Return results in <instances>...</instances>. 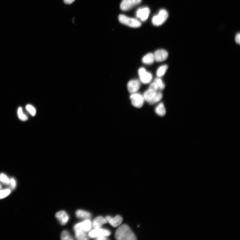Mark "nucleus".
Here are the masks:
<instances>
[{
	"mask_svg": "<svg viewBox=\"0 0 240 240\" xmlns=\"http://www.w3.org/2000/svg\"><path fill=\"white\" fill-rule=\"evenodd\" d=\"M115 238L118 240H136V238L131 229L126 224H123L117 230Z\"/></svg>",
	"mask_w": 240,
	"mask_h": 240,
	"instance_id": "nucleus-1",
	"label": "nucleus"
},
{
	"mask_svg": "<svg viewBox=\"0 0 240 240\" xmlns=\"http://www.w3.org/2000/svg\"><path fill=\"white\" fill-rule=\"evenodd\" d=\"M118 20L122 24L132 27H139L141 25V22L136 18L128 17L123 15L119 16Z\"/></svg>",
	"mask_w": 240,
	"mask_h": 240,
	"instance_id": "nucleus-2",
	"label": "nucleus"
},
{
	"mask_svg": "<svg viewBox=\"0 0 240 240\" xmlns=\"http://www.w3.org/2000/svg\"><path fill=\"white\" fill-rule=\"evenodd\" d=\"M168 16V13L164 9L160 10L158 15L154 16L152 18L153 24L156 26L162 25L167 19Z\"/></svg>",
	"mask_w": 240,
	"mask_h": 240,
	"instance_id": "nucleus-3",
	"label": "nucleus"
},
{
	"mask_svg": "<svg viewBox=\"0 0 240 240\" xmlns=\"http://www.w3.org/2000/svg\"><path fill=\"white\" fill-rule=\"evenodd\" d=\"M130 99L132 105L137 108H141L144 104L145 99L144 96L141 94L133 93L130 96Z\"/></svg>",
	"mask_w": 240,
	"mask_h": 240,
	"instance_id": "nucleus-4",
	"label": "nucleus"
},
{
	"mask_svg": "<svg viewBox=\"0 0 240 240\" xmlns=\"http://www.w3.org/2000/svg\"><path fill=\"white\" fill-rule=\"evenodd\" d=\"M111 234V232L108 229L100 228H95L89 233V236L91 238L100 237H108Z\"/></svg>",
	"mask_w": 240,
	"mask_h": 240,
	"instance_id": "nucleus-5",
	"label": "nucleus"
},
{
	"mask_svg": "<svg viewBox=\"0 0 240 240\" xmlns=\"http://www.w3.org/2000/svg\"><path fill=\"white\" fill-rule=\"evenodd\" d=\"M142 0H123L120 7L122 11H127L141 3Z\"/></svg>",
	"mask_w": 240,
	"mask_h": 240,
	"instance_id": "nucleus-6",
	"label": "nucleus"
},
{
	"mask_svg": "<svg viewBox=\"0 0 240 240\" xmlns=\"http://www.w3.org/2000/svg\"><path fill=\"white\" fill-rule=\"evenodd\" d=\"M138 73L141 80L144 84H148L151 81L153 76L150 73L146 72L145 68H140Z\"/></svg>",
	"mask_w": 240,
	"mask_h": 240,
	"instance_id": "nucleus-7",
	"label": "nucleus"
},
{
	"mask_svg": "<svg viewBox=\"0 0 240 240\" xmlns=\"http://www.w3.org/2000/svg\"><path fill=\"white\" fill-rule=\"evenodd\" d=\"M92 225L91 221L88 219L76 224L74 227V229L75 231L81 230L85 232H88L91 228Z\"/></svg>",
	"mask_w": 240,
	"mask_h": 240,
	"instance_id": "nucleus-8",
	"label": "nucleus"
},
{
	"mask_svg": "<svg viewBox=\"0 0 240 240\" xmlns=\"http://www.w3.org/2000/svg\"><path fill=\"white\" fill-rule=\"evenodd\" d=\"M155 60L158 62L164 61L168 57V53L167 51L163 49L156 50L154 54Z\"/></svg>",
	"mask_w": 240,
	"mask_h": 240,
	"instance_id": "nucleus-9",
	"label": "nucleus"
},
{
	"mask_svg": "<svg viewBox=\"0 0 240 240\" xmlns=\"http://www.w3.org/2000/svg\"><path fill=\"white\" fill-rule=\"evenodd\" d=\"M150 12V9L147 7L140 8L136 12V17L141 21H145L149 17Z\"/></svg>",
	"mask_w": 240,
	"mask_h": 240,
	"instance_id": "nucleus-10",
	"label": "nucleus"
},
{
	"mask_svg": "<svg viewBox=\"0 0 240 240\" xmlns=\"http://www.w3.org/2000/svg\"><path fill=\"white\" fill-rule=\"evenodd\" d=\"M105 219L114 228L118 227L122 224L123 220L122 217L119 215H117L114 218L108 216L106 217Z\"/></svg>",
	"mask_w": 240,
	"mask_h": 240,
	"instance_id": "nucleus-11",
	"label": "nucleus"
},
{
	"mask_svg": "<svg viewBox=\"0 0 240 240\" xmlns=\"http://www.w3.org/2000/svg\"><path fill=\"white\" fill-rule=\"evenodd\" d=\"M128 90L132 94L136 93L140 88V83L137 80H132L129 81L127 85Z\"/></svg>",
	"mask_w": 240,
	"mask_h": 240,
	"instance_id": "nucleus-12",
	"label": "nucleus"
},
{
	"mask_svg": "<svg viewBox=\"0 0 240 240\" xmlns=\"http://www.w3.org/2000/svg\"><path fill=\"white\" fill-rule=\"evenodd\" d=\"M55 216L62 225H65L66 224L69 219L68 215L66 212L64 211L58 212L55 215Z\"/></svg>",
	"mask_w": 240,
	"mask_h": 240,
	"instance_id": "nucleus-13",
	"label": "nucleus"
},
{
	"mask_svg": "<svg viewBox=\"0 0 240 240\" xmlns=\"http://www.w3.org/2000/svg\"><path fill=\"white\" fill-rule=\"evenodd\" d=\"M157 92L156 91L149 88V89L145 92L143 96L145 100L150 103L154 99Z\"/></svg>",
	"mask_w": 240,
	"mask_h": 240,
	"instance_id": "nucleus-14",
	"label": "nucleus"
},
{
	"mask_svg": "<svg viewBox=\"0 0 240 240\" xmlns=\"http://www.w3.org/2000/svg\"><path fill=\"white\" fill-rule=\"evenodd\" d=\"M106 219L102 216H99L95 219L93 221V226L95 228H100L104 224L107 223Z\"/></svg>",
	"mask_w": 240,
	"mask_h": 240,
	"instance_id": "nucleus-15",
	"label": "nucleus"
},
{
	"mask_svg": "<svg viewBox=\"0 0 240 240\" xmlns=\"http://www.w3.org/2000/svg\"><path fill=\"white\" fill-rule=\"evenodd\" d=\"M76 215L78 218L86 219H90L91 217V214L89 212L81 210H77Z\"/></svg>",
	"mask_w": 240,
	"mask_h": 240,
	"instance_id": "nucleus-16",
	"label": "nucleus"
},
{
	"mask_svg": "<svg viewBox=\"0 0 240 240\" xmlns=\"http://www.w3.org/2000/svg\"><path fill=\"white\" fill-rule=\"evenodd\" d=\"M155 61L154 54L152 53L146 54L142 59L143 63L149 65L153 64Z\"/></svg>",
	"mask_w": 240,
	"mask_h": 240,
	"instance_id": "nucleus-17",
	"label": "nucleus"
},
{
	"mask_svg": "<svg viewBox=\"0 0 240 240\" xmlns=\"http://www.w3.org/2000/svg\"><path fill=\"white\" fill-rule=\"evenodd\" d=\"M157 114L161 117H163L166 113V111L164 104L163 103L159 104L155 109Z\"/></svg>",
	"mask_w": 240,
	"mask_h": 240,
	"instance_id": "nucleus-18",
	"label": "nucleus"
},
{
	"mask_svg": "<svg viewBox=\"0 0 240 240\" xmlns=\"http://www.w3.org/2000/svg\"><path fill=\"white\" fill-rule=\"evenodd\" d=\"M76 237L78 240H86L88 239L85 232L81 230L75 231Z\"/></svg>",
	"mask_w": 240,
	"mask_h": 240,
	"instance_id": "nucleus-19",
	"label": "nucleus"
},
{
	"mask_svg": "<svg viewBox=\"0 0 240 240\" xmlns=\"http://www.w3.org/2000/svg\"><path fill=\"white\" fill-rule=\"evenodd\" d=\"M168 68V66L164 65L160 67L156 72V75L159 77H163L164 76Z\"/></svg>",
	"mask_w": 240,
	"mask_h": 240,
	"instance_id": "nucleus-20",
	"label": "nucleus"
},
{
	"mask_svg": "<svg viewBox=\"0 0 240 240\" xmlns=\"http://www.w3.org/2000/svg\"><path fill=\"white\" fill-rule=\"evenodd\" d=\"M17 114L18 118L23 121H25L28 119L27 115L23 113L22 108H18L17 110Z\"/></svg>",
	"mask_w": 240,
	"mask_h": 240,
	"instance_id": "nucleus-21",
	"label": "nucleus"
},
{
	"mask_svg": "<svg viewBox=\"0 0 240 240\" xmlns=\"http://www.w3.org/2000/svg\"><path fill=\"white\" fill-rule=\"evenodd\" d=\"M163 94L160 92H157L154 99L149 103L150 104H154L158 103L163 98Z\"/></svg>",
	"mask_w": 240,
	"mask_h": 240,
	"instance_id": "nucleus-22",
	"label": "nucleus"
},
{
	"mask_svg": "<svg viewBox=\"0 0 240 240\" xmlns=\"http://www.w3.org/2000/svg\"><path fill=\"white\" fill-rule=\"evenodd\" d=\"M154 82H155L157 85H158L159 89L163 90L164 89L165 86V85L160 78L159 77L156 78Z\"/></svg>",
	"mask_w": 240,
	"mask_h": 240,
	"instance_id": "nucleus-23",
	"label": "nucleus"
},
{
	"mask_svg": "<svg viewBox=\"0 0 240 240\" xmlns=\"http://www.w3.org/2000/svg\"><path fill=\"white\" fill-rule=\"evenodd\" d=\"M0 181L4 184H10V180L7 175L4 173L0 174Z\"/></svg>",
	"mask_w": 240,
	"mask_h": 240,
	"instance_id": "nucleus-24",
	"label": "nucleus"
},
{
	"mask_svg": "<svg viewBox=\"0 0 240 240\" xmlns=\"http://www.w3.org/2000/svg\"><path fill=\"white\" fill-rule=\"evenodd\" d=\"M61 239L63 240H73V239L71 236L70 234L67 230H64L61 235Z\"/></svg>",
	"mask_w": 240,
	"mask_h": 240,
	"instance_id": "nucleus-25",
	"label": "nucleus"
},
{
	"mask_svg": "<svg viewBox=\"0 0 240 240\" xmlns=\"http://www.w3.org/2000/svg\"><path fill=\"white\" fill-rule=\"evenodd\" d=\"M11 190L9 189L0 190V199H3L8 196L11 193Z\"/></svg>",
	"mask_w": 240,
	"mask_h": 240,
	"instance_id": "nucleus-26",
	"label": "nucleus"
},
{
	"mask_svg": "<svg viewBox=\"0 0 240 240\" xmlns=\"http://www.w3.org/2000/svg\"><path fill=\"white\" fill-rule=\"evenodd\" d=\"M26 109L33 116H35L36 114V111L33 106L30 104H28L26 106Z\"/></svg>",
	"mask_w": 240,
	"mask_h": 240,
	"instance_id": "nucleus-27",
	"label": "nucleus"
},
{
	"mask_svg": "<svg viewBox=\"0 0 240 240\" xmlns=\"http://www.w3.org/2000/svg\"><path fill=\"white\" fill-rule=\"evenodd\" d=\"M149 88L156 91H157L159 89L158 85H157L156 83L155 82L151 83L150 86Z\"/></svg>",
	"mask_w": 240,
	"mask_h": 240,
	"instance_id": "nucleus-28",
	"label": "nucleus"
},
{
	"mask_svg": "<svg viewBox=\"0 0 240 240\" xmlns=\"http://www.w3.org/2000/svg\"><path fill=\"white\" fill-rule=\"evenodd\" d=\"M10 183L11 184L12 187L13 189L15 188L16 185V183L15 180L13 178H12L10 180Z\"/></svg>",
	"mask_w": 240,
	"mask_h": 240,
	"instance_id": "nucleus-29",
	"label": "nucleus"
},
{
	"mask_svg": "<svg viewBox=\"0 0 240 240\" xmlns=\"http://www.w3.org/2000/svg\"><path fill=\"white\" fill-rule=\"evenodd\" d=\"M235 40L237 43L238 44H240V33L237 34L235 36Z\"/></svg>",
	"mask_w": 240,
	"mask_h": 240,
	"instance_id": "nucleus-30",
	"label": "nucleus"
},
{
	"mask_svg": "<svg viewBox=\"0 0 240 240\" xmlns=\"http://www.w3.org/2000/svg\"><path fill=\"white\" fill-rule=\"evenodd\" d=\"M75 0H64V2L66 4H70L75 1Z\"/></svg>",
	"mask_w": 240,
	"mask_h": 240,
	"instance_id": "nucleus-31",
	"label": "nucleus"
},
{
	"mask_svg": "<svg viewBox=\"0 0 240 240\" xmlns=\"http://www.w3.org/2000/svg\"><path fill=\"white\" fill-rule=\"evenodd\" d=\"M96 239L99 240H108V239L106 237H100L97 238H96Z\"/></svg>",
	"mask_w": 240,
	"mask_h": 240,
	"instance_id": "nucleus-32",
	"label": "nucleus"
},
{
	"mask_svg": "<svg viewBox=\"0 0 240 240\" xmlns=\"http://www.w3.org/2000/svg\"><path fill=\"white\" fill-rule=\"evenodd\" d=\"M2 186H1V184H0V189H1L2 188Z\"/></svg>",
	"mask_w": 240,
	"mask_h": 240,
	"instance_id": "nucleus-33",
	"label": "nucleus"
}]
</instances>
